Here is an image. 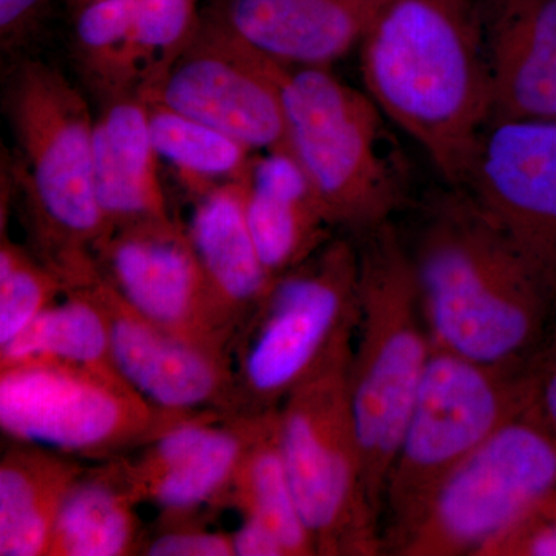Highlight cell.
<instances>
[{
  "mask_svg": "<svg viewBox=\"0 0 556 556\" xmlns=\"http://www.w3.org/2000/svg\"><path fill=\"white\" fill-rule=\"evenodd\" d=\"M404 240L434 346L525 375L556 311V270L463 189L431 203Z\"/></svg>",
  "mask_w": 556,
  "mask_h": 556,
  "instance_id": "6da1fadb",
  "label": "cell"
},
{
  "mask_svg": "<svg viewBox=\"0 0 556 556\" xmlns=\"http://www.w3.org/2000/svg\"><path fill=\"white\" fill-rule=\"evenodd\" d=\"M358 49L369 97L463 188L492 121L478 0H386Z\"/></svg>",
  "mask_w": 556,
  "mask_h": 556,
  "instance_id": "7a4b0ae2",
  "label": "cell"
},
{
  "mask_svg": "<svg viewBox=\"0 0 556 556\" xmlns=\"http://www.w3.org/2000/svg\"><path fill=\"white\" fill-rule=\"evenodd\" d=\"M3 112L16 155L14 192L24 204L35 255L67 289L97 276L94 249L109 226L94 190V116L64 73L21 62L7 80Z\"/></svg>",
  "mask_w": 556,
  "mask_h": 556,
  "instance_id": "3957f363",
  "label": "cell"
},
{
  "mask_svg": "<svg viewBox=\"0 0 556 556\" xmlns=\"http://www.w3.org/2000/svg\"><path fill=\"white\" fill-rule=\"evenodd\" d=\"M356 241L361 281L348 399L369 500L382 519L388 471L434 342L407 244L394 223Z\"/></svg>",
  "mask_w": 556,
  "mask_h": 556,
  "instance_id": "277c9868",
  "label": "cell"
},
{
  "mask_svg": "<svg viewBox=\"0 0 556 556\" xmlns=\"http://www.w3.org/2000/svg\"><path fill=\"white\" fill-rule=\"evenodd\" d=\"M361 258L356 239L334 236L274 278L230 346L237 415L277 412L285 399L354 336Z\"/></svg>",
  "mask_w": 556,
  "mask_h": 556,
  "instance_id": "5b68a950",
  "label": "cell"
},
{
  "mask_svg": "<svg viewBox=\"0 0 556 556\" xmlns=\"http://www.w3.org/2000/svg\"><path fill=\"white\" fill-rule=\"evenodd\" d=\"M285 150L308 178L336 230L358 239L393 222L404 174L386 146L382 110L329 68H289Z\"/></svg>",
  "mask_w": 556,
  "mask_h": 556,
  "instance_id": "8992f818",
  "label": "cell"
},
{
  "mask_svg": "<svg viewBox=\"0 0 556 556\" xmlns=\"http://www.w3.org/2000/svg\"><path fill=\"white\" fill-rule=\"evenodd\" d=\"M351 345L353 338L277 409L289 479L317 556L386 554L348 399Z\"/></svg>",
  "mask_w": 556,
  "mask_h": 556,
  "instance_id": "52a82bcc",
  "label": "cell"
},
{
  "mask_svg": "<svg viewBox=\"0 0 556 556\" xmlns=\"http://www.w3.org/2000/svg\"><path fill=\"white\" fill-rule=\"evenodd\" d=\"M525 409V375L434 346L388 471L382 501L386 551L439 484Z\"/></svg>",
  "mask_w": 556,
  "mask_h": 556,
  "instance_id": "ba28073f",
  "label": "cell"
},
{
  "mask_svg": "<svg viewBox=\"0 0 556 556\" xmlns=\"http://www.w3.org/2000/svg\"><path fill=\"white\" fill-rule=\"evenodd\" d=\"M555 492L556 438L525 409L439 484L386 554L481 556Z\"/></svg>",
  "mask_w": 556,
  "mask_h": 556,
  "instance_id": "9c48e42d",
  "label": "cell"
},
{
  "mask_svg": "<svg viewBox=\"0 0 556 556\" xmlns=\"http://www.w3.org/2000/svg\"><path fill=\"white\" fill-rule=\"evenodd\" d=\"M189 416L149 405L124 380L33 362L0 369V427L14 442L72 457L113 459Z\"/></svg>",
  "mask_w": 556,
  "mask_h": 556,
  "instance_id": "30bf717a",
  "label": "cell"
},
{
  "mask_svg": "<svg viewBox=\"0 0 556 556\" xmlns=\"http://www.w3.org/2000/svg\"><path fill=\"white\" fill-rule=\"evenodd\" d=\"M288 73L287 65L203 16L159 89L144 98L223 131L252 152L285 150Z\"/></svg>",
  "mask_w": 556,
  "mask_h": 556,
  "instance_id": "8fae6325",
  "label": "cell"
},
{
  "mask_svg": "<svg viewBox=\"0 0 556 556\" xmlns=\"http://www.w3.org/2000/svg\"><path fill=\"white\" fill-rule=\"evenodd\" d=\"M93 255L101 276L139 316L230 357L236 334L212 299L188 228L172 217L126 226L110 232Z\"/></svg>",
  "mask_w": 556,
  "mask_h": 556,
  "instance_id": "7c38bea8",
  "label": "cell"
},
{
  "mask_svg": "<svg viewBox=\"0 0 556 556\" xmlns=\"http://www.w3.org/2000/svg\"><path fill=\"white\" fill-rule=\"evenodd\" d=\"M87 285L108 316L116 372L139 397L167 415H237L229 356L156 328L135 313L101 273Z\"/></svg>",
  "mask_w": 556,
  "mask_h": 556,
  "instance_id": "4fadbf2b",
  "label": "cell"
},
{
  "mask_svg": "<svg viewBox=\"0 0 556 556\" xmlns=\"http://www.w3.org/2000/svg\"><path fill=\"white\" fill-rule=\"evenodd\" d=\"M260 416L185 417L116 460L138 503H152L166 522H179L226 501Z\"/></svg>",
  "mask_w": 556,
  "mask_h": 556,
  "instance_id": "5bb4252c",
  "label": "cell"
},
{
  "mask_svg": "<svg viewBox=\"0 0 556 556\" xmlns=\"http://www.w3.org/2000/svg\"><path fill=\"white\" fill-rule=\"evenodd\" d=\"M460 189L556 270V119L492 121Z\"/></svg>",
  "mask_w": 556,
  "mask_h": 556,
  "instance_id": "9a60e30c",
  "label": "cell"
},
{
  "mask_svg": "<svg viewBox=\"0 0 556 556\" xmlns=\"http://www.w3.org/2000/svg\"><path fill=\"white\" fill-rule=\"evenodd\" d=\"M386 0H217L206 16L289 68H328L361 46Z\"/></svg>",
  "mask_w": 556,
  "mask_h": 556,
  "instance_id": "2e32d148",
  "label": "cell"
},
{
  "mask_svg": "<svg viewBox=\"0 0 556 556\" xmlns=\"http://www.w3.org/2000/svg\"><path fill=\"white\" fill-rule=\"evenodd\" d=\"M484 35L492 121L556 119V0H492Z\"/></svg>",
  "mask_w": 556,
  "mask_h": 556,
  "instance_id": "e0dca14e",
  "label": "cell"
},
{
  "mask_svg": "<svg viewBox=\"0 0 556 556\" xmlns=\"http://www.w3.org/2000/svg\"><path fill=\"white\" fill-rule=\"evenodd\" d=\"M94 190L109 232L169 218L146 101L123 94L94 116Z\"/></svg>",
  "mask_w": 556,
  "mask_h": 556,
  "instance_id": "ac0fdd59",
  "label": "cell"
},
{
  "mask_svg": "<svg viewBox=\"0 0 556 556\" xmlns=\"http://www.w3.org/2000/svg\"><path fill=\"white\" fill-rule=\"evenodd\" d=\"M243 182L249 228L273 280L334 237L308 178L287 150L254 153Z\"/></svg>",
  "mask_w": 556,
  "mask_h": 556,
  "instance_id": "d6986e66",
  "label": "cell"
},
{
  "mask_svg": "<svg viewBox=\"0 0 556 556\" xmlns=\"http://www.w3.org/2000/svg\"><path fill=\"white\" fill-rule=\"evenodd\" d=\"M188 233L212 299L237 336L273 283L249 228L243 178L199 197Z\"/></svg>",
  "mask_w": 556,
  "mask_h": 556,
  "instance_id": "ffe728a7",
  "label": "cell"
},
{
  "mask_svg": "<svg viewBox=\"0 0 556 556\" xmlns=\"http://www.w3.org/2000/svg\"><path fill=\"white\" fill-rule=\"evenodd\" d=\"M86 467L76 457L14 442L0 460V556H47L70 486Z\"/></svg>",
  "mask_w": 556,
  "mask_h": 556,
  "instance_id": "44dd1931",
  "label": "cell"
},
{
  "mask_svg": "<svg viewBox=\"0 0 556 556\" xmlns=\"http://www.w3.org/2000/svg\"><path fill=\"white\" fill-rule=\"evenodd\" d=\"M138 504L116 457L86 468L62 501L47 556L139 555Z\"/></svg>",
  "mask_w": 556,
  "mask_h": 556,
  "instance_id": "7402d4cb",
  "label": "cell"
},
{
  "mask_svg": "<svg viewBox=\"0 0 556 556\" xmlns=\"http://www.w3.org/2000/svg\"><path fill=\"white\" fill-rule=\"evenodd\" d=\"M33 362L121 379L112 361L108 316L89 285L67 289L64 302L53 303L9 345L0 348V369Z\"/></svg>",
  "mask_w": 556,
  "mask_h": 556,
  "instance_id": "603a6c76",
  "label": "cell"
},
{
  "mask_svg": "<svg viewBox=\"0 0 556 556\" xmlns=\"http://www.w3.org/2000/svg\"><path fill=\"white\" fill-rule=\"evenodd\" d=\"M226 500L236 504L243 517L268 527L283 544L287 556L316 555L289 479L277 412L260 416Z\"/></svg>",
  "mask_w": 556,
  "mask_h": 556,
  "instance_id": "cb8c5ba5",
  "label": "cell"
},
{
  "mask_svg": "<svg viewBox=\"0 0 556 556\" xmlns=\"http://www.w3.org/2000/svg\"><path fill=\"white\" fill-rule=\"evenodd\" d=\"M142 100L148 104L150 134L160 160L174 167L197 199L244 177L252 155L257 152L155 98Z\"/></svg>",
  "mask_w": 556,
  "mask_h": 556,
  "instance_id": "d4e9b609",
  "label": "cell"
},
{
  "mask_svg": "<svg viewBox=\"0 0 556 556\" xmlns=\"http://www.w3.org/2000/svg\"><path fill=\"white\" fill-rule=\"evenodd\" d=\"M138 0H90L75 9V56L102 101L130 93Z\"/></svg>",
  "mask_w": 556,
  "mask_h": 556,
  "instance_id": "484cf974",
  "label": "cell"
},
{
  "mask_svg": "<svg viewBox=\"0 0 556 556\" xmlns=\"http://www.w3.org/2000/svg\"><path fill=\"white\" fill-rule=\"evenodd\" d=\"M199 0H138L131 42L130 93L149 97L199 31Z\"/></svg>",
  "mask_w": 556,
  "mask_h": 556,
  "instance_id": "4316f807",
  "label": "cell"
},
{
  "mask_svg": "<svg viewBox=\"0 0 556 556\" xmlns=\"http://www.w3.org/2000/svg\"><path fill=\"white\" fill-rule=\"evenodd\" d=\"M67 287L56 270L31 251L2 236L0 243V348L9 345L47 308L65 294Z\"/></svg>",
  "mask_w": 556,
  "mask_h": 556,
  "instance_id": "83f0119b",
  "label": "cell"
},
{
  "mask_svg": "<svg viewBox=\"0 0 556 556\" xmlns=\"http://www.w3.org/2000/svg\"><path fill=\"white\" fill-rule=\"evenodd\" d=\"M481 556H556V492L496 538Z\"/></svg>",
  "mask_w": 556,
  "mask_h": 556,
  "instance_id": "f1b7e54d",
  "label": "cell"
},
{
  "mask_svg": "<svg viewBox=\"0 0 556 556\" xmlns=\"http://www.w3.org/2000/svg\"><path fill=\"white\" fill-rule=\"evenodd\" d=\"M526 412L556 438V311L525 371Z\"/></svg>",
  "mask_w": 556,
  "mask_h": 556,
  "instance_id": "f546056e",
  "label": "cell"
},
{
  "mask_svg": "<svg viewBox=\"0 0 556 556\" xmlns=\"http://www.w3.org/2000/svg\"><path fill=\"white\" fill-rule=\"evenodd\" d=\"M139 555L146 556H236L232 536L192 527L174 526L144 540Z\"/></svg>",
  "mask_w": 556,
  "mask_h": 556,
  "instance_id": "4dcf8cb0",
  "label": "cell"
},
{
  "mask_svg": "<svg viewBox=\"0 0 556 556\" xmlns=\"http://www.w3.org/2000/svg\"><path fill=\"white\" fill-rule=\"evenodd\" d=\"M53 0H0V46L7 53L30 42L49 16Z\"/></svg>",
  "mask_w": 556,
  "mask_h": 556,
  "instance_id": "1f68e13d",
  "label": "cell"
},
{
  "mask_svg": "<svg viewBox=\"0 0 556 556\" xmlns=\"http://www.w3.org/2000/svg\"><path fill=\"white\" fill-rule=\"evenodd\" d=\"M230 536L236 556H287L280 540L257 519L243 517Z\"/></svg>",
  "mask_w": 556,
  "mask_h": 556,
  "instance_id": "d6a6232c",
  "label": "cell"
},
{
  "mask_svg": "<svg viewBox=\"0 0 556 556\" xmlns=\"http://www.w3.org/2000/svg\"><path fill=\"white\" fill-rule=\"evenodd\" d=\"M90 2V0H70V3H72L73 9H76V7L83 5V3Z\"/></svg>",
  "mask_w": 556,
  "mask_h": 556,
  "instance_id": "836d02e7",
  "label": "cell"
}]
</instances>
